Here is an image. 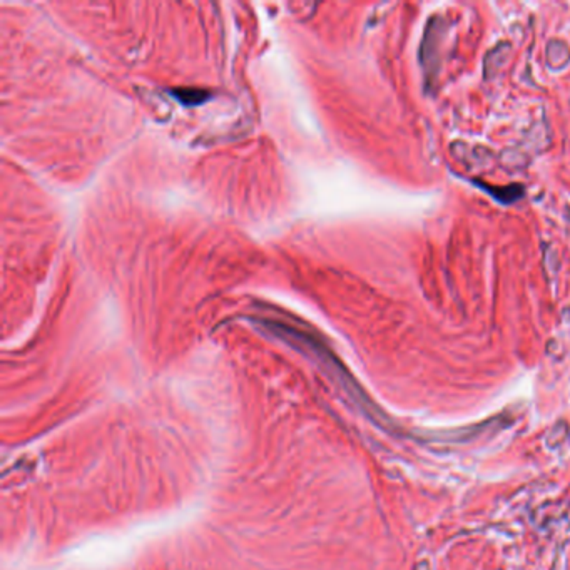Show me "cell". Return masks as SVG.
Returning a JSON list of instances; mask_svg holds the SVG:
<instances>
[{"label": "cell", "mask_w": 570, "mask_h": 570, "mask_svg": "<svg viewBox=\"0 0 570 570\" xmlns=\"http://www.w3.org/2000/svg\"><path fill=\"white\" fill-rule=\"evenodd\" d=\"M173 96L184 106H196L204 102L209 97V92L201 91V89H176Z\"/></svg>", "instance_id": "6da1fadb"}]
</instances>
